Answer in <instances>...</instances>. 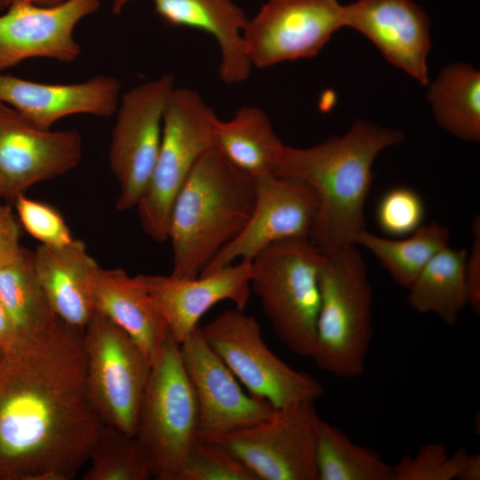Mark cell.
<instances>
[{"label": "cell", "instance_id": "obj_13", "mask_svg": "<svg viewBox=\"0 0 480 480\" xmlns=\"http://www.w3.org/2000/svg\"><path fill=\"white\" fill-rule=\"evenodd\" d=\"M82 155L83 140L76 130L40 128L0 101V188L3 198L14 203L30 187L76 168Z\"/></svg>", "mask_w": 480, "mask_h": 480}, {"label": "cell", "instance_id": "obj_5", "mask_svg": "<svg viewBox=\"0 0 480 480\" xmlns=\"http://www.w3.org/2000/svg\"><path fill=\"white\" fill-rule=\"evenodd\" d=\"M324 254L308 237L274 243L251 261V290L276 337L297 356L309 357L320 307Z\"/></svg>", "mask_w": 480, "mask_h": 480}, {"label": "cell", "instance_id": "obj_32", "mask_svg": "<svg viewBox=\"0 0 480 480\" xmlns=\"http://www.w3.org/2000/svg\"><path fill=\"white\" fill-rule=\"evenodd\" d=\"M425 217V205L414 189L399 186L381 196L376 209L380 228L392 236H405L418 229Z\"/></svg>", "mask_w": 480, "mask_h": 480}, {"label": "cell", "instance_id": "obj_35", "mask_svg": "<svg viewBox=\"0 0 480 480\" xmlns=\"http://www.w3.org/2000/svg\"><path fill=\"white\" fill-rule=\"evenodd\" d=\"M20 226L8 206L0 204V268L13 261L20 254Z\"/></svg>", "mask_w": 480, "mask_h": 480}, {"label": "cell", "instance_id": "obj_7", "mask_svg": "<svg viewBox=\"0 0 480 480\" xmlns=\"http://www.w3.org/2000/svg\"><path fill=\"white\" fill-rule=\"evenodd\" d=\"M198 434L196 395L180 358V344L169 334L151 366L135 434L149 454L154 478L179 480Z\"/></svg>", "mask_w": 480, "mask_h": 480}, {"label": "cell", "instance_id": "obj_27", "mask_svg": "<svg viewBox=\"0 0 480 480\" xmlns=\"http://www.w3.org/2000/svg\"><path fill=\"white\" fill-rule=\"evenodd\" d=\"M318 480H394L393 466L373 450L352 442L337 427L318 419L316 435Z\"/></svg>", "mask_w": 480, "mask_h": 480}, {"label": "cell", "instance_id": "obj_23", "mask_svg": "<svg viewBox=\"0 0 480 480\" xmlns=\"http://www.w3.org/2000/svg\"><path fill=\"white\" fill-rule=\"evenodd\" d=\"M214 147L234 167L252 179L274 173L285 145L265 111L246 106L228 121L217 119Z\"/></svg>", "mask_w": 480, "mask_h": 480}, {"label": "cell", "instance_id": "obj_2", "mask_svg": "<svg viewBox=\"0 0 480 480\" xmlns=\"http://www.w3.org/2000/svg\"><path fill=\"white\" fill-rule=\"evenodd\" d=\"M403 132L357 120L341 137L308 148L284 146L274 174L306 183L316 198L309 240L326 254L356 245L366 230L364 205L378 155Z\"/></svg>", "mask_w": 480, "mask_h": 480}, {"label": "cell", "instance_id": "obj_33", "mask_svg": "<svg viewBox=\"0 0 480 480\" xmlns=\"http://www.w3.org/2000/svg\"><path fill=\"white\" fill-rule=\"evenodd\" d=\"M14 204L21 225L41 244L64 245L74 239L63 217L51 205L24 194Z\"/></svg>", "mask_w": 480, "mask_h": 480}, {"label": "cell", "instance_id": "obj_6", "mask_svg": "<svg viewBox=\"0 0 480 480\" xmlns=\"http://www.w3.org/2000/svg\"><path fill=\"white\" fill-rule=\"evenodd\" d=\"M217 119L197 92L174 87L164 113L157 157L136 206L144 231L154 241L167 240L171 210L179 190L200 157L215 148Z\"/></svg>", "mask_w": 480, "mask_h": 480}, {"label": "cell", "instance_id": "obj_25", "mask_svg": "<svg viewBox=\"0 0 480 480\" xmlns=\"http://www.w3.org/2000/svg\"><path fill=\"white\" fill-rule=\"evenodd\" d=\"M466 248L439 251L422 268L409 290L410 307L420 313L436 315L454 324L468 304L465 266Z\"/></svg>", "mask_w": 480, "mask_h": 480}, {"label": "cell", "instance_id": "obj_1", "mask_svg": "<svg viewBox=\"0 0 480 480\" xmlns=\"http://www.w3.org/2000/svg\"><path fill=\"white\" fill-rule=\"evenodd\" d=\"M84 330L60 321L0 356V480H71L105 425L86 389Z\"/></svg>", "mask_w": 480, "mask_h": 480}, {"label": "cell", "instance_id": "obj_12", "mask_svg": "<svg viewBox=\"0 0 480 480\" xmlns=\"http://www.w3.org/2000/svg\"><path fill=\"white\" fill-rule=\"evenodd\" d=\"M344 23L338 0H267L243 32L252 67L316 56Z\"/></svg>", "mask_w": 480, "mask_h": 480}, {"label": "cell", "instance_id": "obj_16", "mask_svg": "<svg viewBox=\"0 0 480 480\" xmlns=\"http://www.w3.org/2000/svg\"><path fill=\"white\" fill-rule=\"evenodd\" d=\"M100 0H65L55 5L13 4L0 16V72L30 59L74 62L81 45L76 25L96 12Z\"/></svg>", "mask_w": 480, "mask_h": 480}, {"label": "cell", "instance_id": "obj_9", "mask_svg": "<svg viewBox=\"0 0 480 480\" xmlns=\"http://www.w3.org/2000/svg\"><path fill=\"white\" fill-rule=\"evenodd\" d=\"M86 389L105 426L135 435L151 364L119 326L95 312L84 329Z\"/></svg>", "mask_w": 480, "mask_h": 480}, {"label": "cell", "instance_id": "obj_19", "mask_svg": "<svg viewBox=\"0 0 480 480\" xmlns=\"http://www.w3.org/2000/svg\"><path fill=\"white\" fill-rule=\"evenodd\" d=\"M120 92V82L107 75L78 83L50 84L0 72V101L43 129L74 115L110 117L117 109Z\"/></svg>", "mask_w": 480, "mask_h": 480}, {"label": "cell", "instance_id": "obj_36", "mask_svg": "<svg viewBox=\"0 0 480 480\" xmlns=\"http://www.w3.org/2000/svg\"><path fill=\"white\" fill-rule=\"evenodd\" d=\"M22 344L17 335L13 324L0 300V352L11 351Z\"/></svg>", "mask_w": 480, "mask_h": 480}, {"label": "cell", "instance_id": "obj_34", "mask_svg": "<svg viewBox=\"0 0 480 480\" xmlns=\"http://www.w3.org/2000/svg\"><path fill=\"white\" fill-rule=\"evenodd\" d=\"M474 241L468 252L465 273L468 304L476 315L480 314V220L476 217L472 223Z\"/></svg>", "mask_w": 480, "mask_h": 480}, {"label": "cell", "instance_id": "obj_26", "mask_svg": "<svg viewBox=\"0 0 480 480\" xmlns=\"http://www.w3.org/2000/svg\"><path fill=\"white\" fill-rule=\"evenodd\" d=\"M427 99L438 124L468 141L480 140V73L466 63L444 68Z\"/></svg>", "mask_w": 480, "mask_h": 480}, {"label": "cell", "instance_id": "obj_20", "mask_svg": "<svg viewBox=\"0 0 480 480\" xmlns=\"http://www.w3.org/2000/svg\"><path fill=\"white\" fill-rule=\"evenodd\" d=\"M132 0H114L112 11L119 13ZM156 13L172 27L201 30L212 36L220 51L219 74L226 84L244 82L252 66L243 38L249 18L234 0H150Z\"/></svg>", "mask_w": 480, "mask_h": 480}, {"label": "cell", "instance_id": "obj_21", "mask_svg": "<svg viewBox=\"0 0 480 480\" xmlns=\"http://www.w3.org/2000/svg\"><path fill=\"white\" fill-rule=\"evenodd\" d=\"M36 276L58 318L84 330L95 314L93 285L100 266L84 244H40L33 252Z\"/></svg>", "mask_w": 480, "mask_h": 480}, {"label": "cell", "instance_id": "obj_11", "mask_svg": "<svg viewBox=\"0 0 480 480\" xmlns=\"http://www.w3.org/2000/svg\"><path fill=\"white\" fill-rule=\"evenodd\" d=\"M314 402L276 409L263 422L213 440L243 462L258 480H318Z\"/></svg>", "mask_w": 480, "mask_h": 480}, {"label": "cell", "instance_id": "obj_4", "mask_svg": "<svg viewBox=\"0 0 480 480\" xmlns=\"http://www.w3.org/2000/svg\"><path fill=\"white\" fill-rule=\"evenodd\" d=\"M310 358L337 378L363 375L372 337V290L356 245L324 254Z\"/></svg>", "mask_w": 480, "mask_h": 480}, {"label": "cell", "instance_id": "obj_17", "mask_svg": "<svg viewBox=\"0 0 480 480\" xmlns=\"http://www.w3.org/2000/svg\"><path fill=\"white\" fill-rule=\"evenodd\" d=\"M251 262L239 261L193 278L145 274L134 277L154 300L169 334L180 344L219 302L229 300L244 309L251 293Z\"/></svg>", "mask_w": 480, "mask_h": 480}, {"label": "cell", "instance_id": "obj_31", "mask_svg": "<svg viewBox=\"0 0 480 480\" xmlns=\"http://www.w3.org/2000/svg\"><path fill=\"white\" fill-rule=\"evenodd\" d=\"M469 456L463 448L450 454L444 443L426 444L414 455H405L393 466L394 480L458 479Z\"/></svg>", "mask_w": 480, "mask_h": 480}, {"label": "cell", "instance_id": "obj_40", "mask_svg": "<svg viewBox=\"0 0 480 480\" xmlns=\"http://www.w3.org/2000/svg\"><path fill=\"white\" fill-rule=\"evenodd\" d=\"M2 355V353L0 352V356Z\"/></svg>", "mask_w": 480, "mask_h": 480}, {"label": "cell", "instance_id": "obj_29", "mask_svg": "<svg viewBox=\"0 0 480 480\" xmlns=\"http://www.w3.org/2000/svg\"><path fill=\"white\" fill-rule=\"evenodd\" d=\"M84 480H148L154 477L149 454L136 435L105 426L88 458Z\"/></svg>", "mask_w": 480, "mask_h": 480}, {"label": "cell", "instance_id": "obj_28", "mask_svg": "<svg viewBox=\"0 0 480 480\" xmlns=\"http://www.w3.org/2000/svg\"><path fill=\"white\" fill-rule=\"evenodd\" d=\"M449 237L448 228L433 221L422 224L403 240L387 239L364 230L356 245L368 249L398 285L408 288L425 265L449 245Z\"/></svg>", "mask_w": 480, "mask_h": 480}, {"label": "cell", "instance_id": "obj_3", "mask_svg": "<svg viewBox=\"0 0 480 480\" xmlns=\"http://www.w3.org/2000/svg\"><path fill=\"white\" fill-rule=\"evenodd\" d=\"M255 201L254 180L215 148L203 155L179 190L171 210L167 240L176 277L200 276L243 229Z\"/></svg>", "mask_w": 480, "mask_h": 480}, {"label": "cell", "instance_id": "obj_10", "mask_svg": "<svg viewBox=\"0 0 480 480\" xmlns=\"http://www.w3.org/2000/svg\"><path fill=\"white\" fill-rule=\"evenodd\" d=\"M174 77L164 74L120 97L115 113L108 163L119 186L116 207H136L150 179L159 151L164 109Z\"/></svg>", "mask_w": 480, "mask_h": 480}, {"label": "cell", "instance_id": "obj_38", "mask_svg": "<svg viewBox=\"0 0 480 480\" xmlns=\"http://www.w3.org/2000/svg\"><path fill=\"white\" fill-rule=\"evenodd\" d=\"M65 0H0V9H7L8 7L21 4V3H30L37 5H55L64 2Z\"/></svg>", "mask_w": 480, "mask_h": 480}, {"label": "cell", "instance_id": "obj_8", "mask_svg": "<svg viewBox=\"0 0 480 480\" xmlns=\"http://www.w3.org/2000/svg\"><path fill=\"white\" fill-rule=\"evenodd\" d=\"M200 331L248 393L276 409L323 396L324 387L314 376L292 368L270 350L258 321L244 309L225 310Z\"/></svg>", "mask_w": 480, "mask_h": 480}, {"label": "cell", "instance_id": "obj_18", "mask_svg": "<svg viewBox=\"0 0 480 480\" xmlns=\"http://www.w3.org/2000/svg\"><path fill=\"white\" fill-rule=\"evenodd\" d=\"M344 23L371 40L391 64L428 83L429 19L412 0H356L344 5Z\"/></svg>", "mask_w": 480, "mask_h": 480}, {"label": "cell", "instance_id": "obj_39", "mask_svg": "<svg viewBox=\"0 0 480 480\" xmlns=\"http://www.w3.org/2000/svg\"><path fill=\"white\" fill-rule=\"evenodd\" d=\"M3 197V195H2V190H1V188H0V199Z\"/></svg>", "mask_w": 480, "mask_h": 480}, {"label": "cell", "instance_id": "obj_22", "mask_svg": "<svg viewBox=\"0 0 480 480\" xmlns=\"http://www.w3.org/2000/svg\"><path fill=\"white\" fill-rule=\"evenodd\" d=\"M93 303L95 312L124 331L152 365L169 332L154 300L135 277L120 268L100 267L94 280Z\"/></svg>", "mask_w": 480, "mask_h": 480}, {"label": "cell", "instance_id": "obj_30", "mask_svg": "<svg viewBox=\"0 0 480 480\" xmlns=\"http://www.w3.org/2000/svg\"><path fill=\"white\" fill-rule=\"evenodd\" d=\"M179 480H258L235 455L213 440L197 438Z\"/></svg>", "mask_w": 480, "mask_h": 480}, {"label": "cell", "instance_id": "obj_15", "mask_svg": "<svg viewBox=\"0 0 480 480\" xmlns=\"http://www.w3.org/2000/svg\"><path fill=\"white\" fill-rule=\"evenodd\" d=\"M180 358L193 387L202 439L252 427L269 419L276 408L246 394L237 379L204 340L200 326L180 344Z\"/></svg>", "mask_w": 480, "mask_h": 480}, {"label": "cell", "instance_id": "obj_24", "mask_svg": "<svg viewBox=\"0 0 480 480\" xmlns=\"http://www.w3.org/2000/svg\"><path fill=\"white\" fill-rule=\"evenodd\" d=\"M0 300L21 343L46 337L60 322L35 271L33 252L26 248L0 268Z\"/></svg>", "mask_w": 480, "mask_h": 480}, {"label": "cell", "instance_id": "obj_37", "mask_svg": "<svg viewBox=\"0 0 480 480\" xmlns=\"http://www.w3.org/2000/svg\"><path fill=\"white\" fill-rule=\"evenodd\" d=\"M480 479V456L470 454L469 459L462 469L458 480H479Z\"/></svg>", "mask_w": 480, "mask_h": 480}, {"label": "cell", "instance_id": "obj_14", "mask_svg": "<svg viewBox=\"0 0 480 480\" xmlns=\"http://www.w3.org/2000/svg\"><path fill=\"white\" fill-rule=\"evenodd\" d=\"M254 180L252 212L240 233L204 268L207 275L233 264L251 262L268 245L289 238L309 236L316 198L304 182L274 173Z\"/></svg>", "mask_w": 480, "mask_h": 480}]
</instances>
